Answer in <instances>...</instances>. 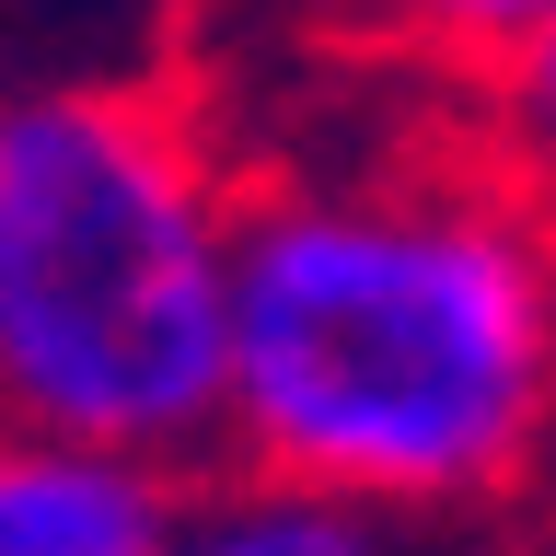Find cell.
I'll return each instance as SVG.
<instances>
[{
  "mask_svg": "<svg viewBox=\"0 0 556 556\" xmlns=\"http://www.w3.org/2000/svg\"><path fill=\"white\" fill-rule=\"evenodd\" d=\"M243 174L174 81L0 93V429L128 464L220 441Z\"/></svg>",
  "mask_w": 556,
  "mask_h": 556,
  "instance_id": "2",
  "label": "cell"
},
{
  "mask_svg": "<svg viewBox=\"0 0 556 556\" xmlns=\"http://www.w3.org/2000/svg\"><path fill=\"white\" fill-rule=\"evenodd\" d=\"M476 93H486V139L556 198V0L476 24Z\"/></svg>",
  "mask_w": 556,
  "mask_h": 556,
  "instance_id": "5",
  "label": "cell"
},
{
  "mask_svg": "<svg viewBox=\"0 0 556 556\" xmlns=\"http://www.w3.org/2000/svg\"><path fill=\"white\" fill-rule=\"evenodd\" d=\"M220 441L243 476L464 521L556 476V198L498 139L243 186Z\"/></svg>",
  "mask_w": 556,
  "mask_h": 556,
  "instance_id": "1",
  "label": "cell"
},
{
  "mask_svg": "<svg viewBox=\"0 0 556 556\" xmlns=\"http://www.w3.org/2000/svg\"><path fill=\"white\" fill-rule=\"evenodd\" d=\"M186 486L163 464L0 429V556H163Z\"/></svg>",
  "mask_w": 556,
  "mask_h": 556,
  "instance_id": "3",
  "label": "cell"
},
{
  "mask_svg": "<svg viewBox=\"0 0 556 556\" xmlns=\"http://www.w3.org/2000/svg\"><path fill=\"white\" fill-rule=\"evenodd\" d=\"M163 556H406V521L348 510V498H325V486L243 476V464H232L220 486H186Z\"/></svg>",
  "mask_w": 556,
  "mask_h": 556,
  "instance_id": "4",
  "label": "cell"
}]
</instances>
